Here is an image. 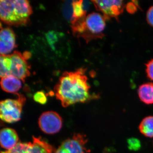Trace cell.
Listing matches in <instances>:
<instances>
[{
  "label": "cell",
  "mask_w": 153,
  "mask_h": 153,
  "mask_svg": "<svg viewBox=\"0 0 153 153\" xmlns=\"http://www.w3.org/2000/svg\"><path fill=\"white\" fill-rule=\"evenodd\" d=\"M85 72L83 68L65 71L59 78L54 87V93L64 107L87 102L97 96L90 94L91 87Z\"/></svg>",
  "instance_id": "1"
},
{
  "label": "cell",
  "mask_w": 153,
  "mask_h": 153,
  "mask_svg": "<svg viewBox=\"0 0 153 153\" xmlns=\"http://www.w3.org/2000/svg\"><path fill=\"white\" fill-rule=\"evenodd\" d=\"M33 9L27 0H1L0 18L7 25L25 26L30 22Z\"/></svg>",
  "instance_id": "2"
},
{
  "label": "cell",
  "mask_w": 153,
  "mask_h": 153,
  "mask_svg": "<svg viewBox=\"0 0 153 153\" xmlns=\"http://www.w3.org/2000/svg\"><path fill=\"white\" fill-rule=\"evenodd\" d=\"M106 20L98 13L88 14L85 18L71 25L73 34L77 37H82L88 42L92 39L102 38Z\"/></svg>",
  "instance_id": "3"
},
{
  "label": "cell",
  "mask_w": 153,
  "mask_h": 153,
  "mask_svg": "<svg viewBox=\"0 0 153 153\" xmlns=\"http://www.w3.org/2000/svg\"><path fill=\"white\" fill-rule=\"evenodd\" d=\"M18 97L16 99H7L0 103V117L3 122L12 123L21 120L22 109L26 102L25 96L16 94Z\"/></svg>",
  "instance_id": "4"
},
{
  "label": "cell",
  "mask_w": 153,
  "mask_h": 153,
  "mask_svg": "<svg viewBox=\"0 0 153 153\" xmlns=\"http://www.w3.org/2000/svg\"><path fill=\"white\" fill-rule=\"evenodd\" d=\"M55 151L52 145L40 137H33L32 142H19L13 149L1 153H55Z\"/></svg>",
  "instance_id": "5"
},
{
  "label": "cell",
  "mask_w": 153,
  "mask_h": 153,
  "mask_svg": "<svg viewBox=\"0 0 153 153\" xmlns=\"http://www.w3.org/2000/svg\"><path fill=\"white\" fill-rule=\"evenodd\" d=\"M87 137L85 134H75L71 137L62 143L55 153H88L89 150L86 148Z\"/></svg>",
  "instance_id": "6"
},
{
  "label": "cell",
  "mask_w": 153,
  "mask_h": 153,
  "mask_svg": "<svg viewBox=\"0 0 153 153\" xmlns=\"http://www.w3.org/2000/svg\"><path fill=\"white\" fill-rule=\"evenodd\" d=\"M10 55L11 59L10 74L25 82V79L30 74V66L23 54L14 51Z\"/></svg>",
  "instance_id": "7"
},
{
  "label": "cell",
  "mask_w": 153,
  "mask_h": 153,
  "mask_svg": "<svg viewBox=\"0 0 153 153\" xmlns=\"http://www.w3.org/2000/svg\"><path fill=\"white\" fill-rule=\"evenodd\" d=\"M63 123L60 115L54 111L43 113L38 120V125L41 131L49 134L57 133L60 131Z\"/></svg>",
  "instance_id": "8"
},
{
  "label": "cell",
  "mask_w": 153,
  "mask_h": 153,
  "mask_svg": "<svg viewBox=\"0 0 153 153\" xmlns=\"http://www.w3.org/2000/svg\"><path fill=\"white\" fill-rule=\"evenodd\" d=\"M96 9L101 12L106 20L115 18L117 19L122 13L125 7L123 1L116 0L92 1Z\"/></svg>",
  "instance_id": "9"
},
{
  "label": "cell",
  "mask_w": 153,
  "mask_h": 153,
  "mask_svg": "<svg viewBox=\"0 0 153 153\" xmlns=\"http://www.w3.org/2000/svg\"><path fill=\"white\" fill-rule=\"evenodd\" d=\"M16 47V35L11 28H2L0 32V54L8 55Z\"/></svg>",
  "instance_id": "10"
},
{
  "label": "cell",
  "mask_w": 153,
  "mask_h": 153,
  "mask_svg": "<svg viewBox=\"0 0 153 153\" xmlns=\"http://www.w3.org/2000/svg\"><path fill=\"white\" fill-rule=\"evenodd\" d=\"M19 137L14 129L5 128L0 132V142L2 148L6 150L13 149L19 143Z\"/></svg>",
  "instance_id": "11"
},
{
  "label": "cell",
  "mask_w": 153,
  "mask_h": 153,
  "mask_svg": "<svg viewBox=\"0 0 153 153\" xmlns=\"http://www.w3.org/2000/svg\"><path fill=\"white\" fill-rule=\"evenodd\" d=\"M1 86L5 92L17 94L22 87V81L13 75L1 78Z\"/></svg>",
  "instance_id": "12"
},
{
  "label": "cell",
  "mask_w": 153,
  "mask_h": 153,
  "mask_svg": "<svg viewBox=\"0 0 153 153\" xmlns=\"http://www.w3.org/2000/svg\"><path fill=\"white\" fill-rule=\"evenodd\" d=\"M138 94L141 101L147 105L153 104V83L147 82L140 85Z\"/></svg>",
  "instance_id": "13"
},
{
  "label": "cell",
  "mask_w": 153,
  "mask_h": 153,
  "mask_svg": "<svg viewBox=\"0 0 153 153\" xmlns=\"http://www.w3.org/2000/svg\"><path fill=\"white\" fill-rule=\"evenodd\" d=\"M83 1L82 0L72 1L71 4L72 15L71 21V24L86 16L87 10L83 6Z\"/></svg>",
  "instance_id": "14"
},
{
  "label": "cell",
  "mask_w": 153,
  "mask_h": 153,
  "mask_svg": "<svg viewBox=\"0 0 153 153\" xmlns=\"http://www.w3.org/2000/svg\"><path fill=\"white\" fill-rule=\"evenodd\" d=\"M139 129L144 136L153 138V116L145 117L140 123Z\"/></svg>",
  "instance_id": "15"
},
{
  "label": "cell",
  "mask_w": 153,
  "mask_h": 153,
  "mask_svg": "<svg viewBox=\"0 0 153 153\" xmlns=\"http://www.w3.org/2000/svg\"><path fill=\"white\" fill-rule=\"evenodd\" d=\"M48 44L52 49L55 50V45L58 41V34L55 31H50L45 34Z\"/></svg>",
  "instance_id": "16"
},
{
  "label": "cell",
  "mask_w": 153,
  "mask_h": 153,
  "mask_svg": "<svg viewBox=\"0 0 153 153\" xmlns=\"http://www.w3.org/2000/svg\"><path fill=\"white\" fill-rule=\"evenodd\" d=\"M128 146L129 150L131 151L139 150L141 146L140 140L135 138H131L127 140Z\"/></svg>",
  "instance_id": "17"
},
{
  "label": "cell",
  "mask_w": 153,
  "mask_h": 153,
  "mask_svg": "<svg viewBox=\"0 0 153 153\" xmlns=\"http://www.w3.org/2000/svg\"><path fill=\"white\" fill-rule=\"evenodd\" d=\"M33 99L36 102L42 105L46 104L47 102V96L43 91H38L36 92L33 96Z\"/></svg>",
  "instance_id": "18"
},
{
  "label": "cell",
  "mask_w": 153,
  "mask_h": 153,
  "mask_svg": "<svg viewBox=\"0 0 153 153\" xmlns=\"http://www.w3.org/2000/svg\"><path fill=\"white\" fill-rule=\"evenodd\" d=\"M146 66L147 76L153 81V59L149 61L146 64Z\"/></svg>",
  "instance_id": "19"
},
{
  "label": "cell",
  "mask_w": 153,
  "mask_h": 153,
  "mask_svg": "<svg viewBox=\"0 0 153 153\" xmlns=\"http://www.w3.org/2000/svg\"><path fill=\"white\" fill-rule=\"evenodd\" d=\"M138 7V3L137 1H132L128 3L126 5V9L129 13L134 14L136 12Z\"/></svg>",
  "instance_id": "20"
},
{
  "label": "cell",
  "mask_w": 153,
  "mask_h": 153,
  "mask_svg": "<svg viewBox=\"0 0 153 153\" xmlns=\"http://www.w3.org/2000/svg\"><path fill=\"white\" fill-rule=\"evenodd\" d=\"M146 20L148 24L153 27V6L148 10L146 14Z\"/></svg>",
  "instance_id": "21"
},
{
  "label": "cell",
  "mask_w": 153,
  "mask_h": 153,
  "mask_svg": "<svg viewBox=\"0 0 153 153\" xmlns=\"http://www.w3.org/2000/svg\"><path fill=\"white\" fill-rule=\"evenodd\" d=\"M23 54V55H24V57H25V58H26L27 60H28V59L31 57V53L29 52H28V51L25 52Z\"/></svg>",
  "instance_id": "22"
}]
</instances>
